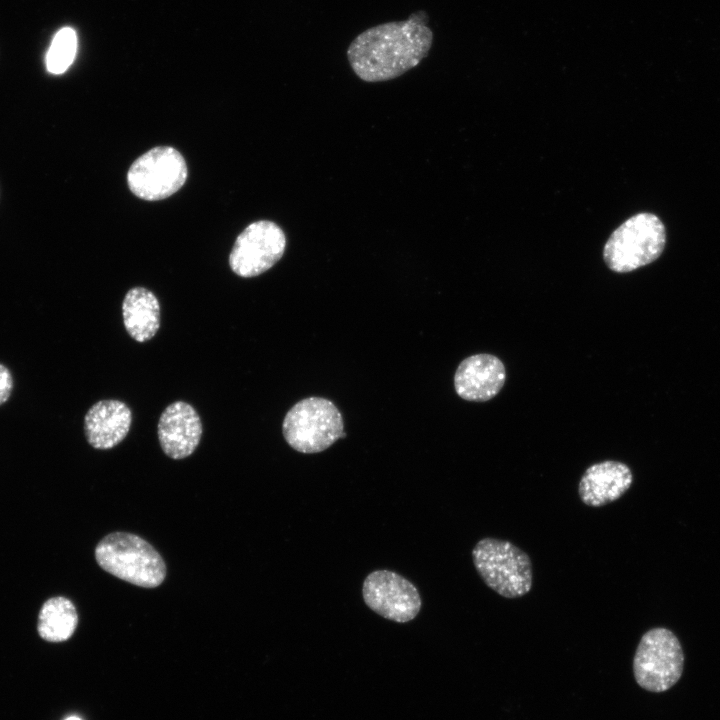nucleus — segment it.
I'll list each match as a JSON object with an SVG mask.
<instances>
[{
  "instance_id": "14",
  "label": "nucleus",
  "mask_w": 720,
  "mask_h": 720,
  "mask_svg": "<svg viewBox=\"0 0 720 720\" xmlns=\"http://www.w3.org/2000/svg\"><path fill=\"white\" fill-rule=\"evenodd\" d=\"M122 316L127 333L135 341H149L160 327V303L147 288L133 287L122 302Z\"/></svg>"
},
{
  "instance_id": "5",
  "label": "nucleus",
  "mask_w": 720,
  "mask_h": 720,
  "mask_svg": "<svg viewBox=\"0 0 720 720\" xmlns=\"http://www.w3.org/2000/svg\"><path fill=\"white\" fill-rule=\"evenodd\" d=\"M286 442L296 451L319 453L345 437L343 418L328 399L300 400L286 413L282 424Z\"/></svg>"
},
{
  "instance_id": "8",
  "label": "nucleus",
  "mask_w": 720,
  "mask_h": 720,
  "mask_svg": "<svg viewBox=\"0 0 720 720\" xmlns=\"http://www.w3.org/2000/svg\"><path fill=\"white\" fill-rule=\"evenodd\" d=\"M285 248L286 236L276 223L256 221L236 238L229 265L240 277H255L273 267L283 256Z\"/></svg>"
},
{
  "instance_id": "12",
  "label": "nucleus",
  "mask_w": 720,
  "mask_h": 720,
  "mask_svg": "<svg viewBox=\"0 0 720 720\" xmlns=\"http://www.w3.org/2000/svg\"><path fill=\"white\" fill-rule=\"evenodd\" d=\"M629 466L619 461H602L589 466L582 475L578 494L590 507H601L619 499L632 485Z\"/></svg>"
},
{
  "instance_id": "7",
  "label": "nucleus",
  "mask_w": 720,
  "mask_h": 720,
  "mask_svg": "<svg viewBox=\"0 0 720 720\" xmlns=\"http://www.w3.org/2000/svg\"><path fill=\"white\" fill-rule=\"evenodd\" d=\"M187 165L175 148L158 146L138 157L130 166L127 182L137 197L156 201L177 192L187 178Z\"/></svg>"
},
{
  "instance_id": "11",
  "label": "nucleus",
  "mask_w": 720,
  "mask_h": 720,
  "mask_svg": "<svg viewBox=\"0 0 720 720\" xmlns=\"http://www.w3.org/2000/svg\"><path fill=\"white\" fill-rule=\"evenodd\" d=\"M505 379L502 361L494 355L480 353L460 362L454 375V387L462 399L483 402L499 393Z\"/></svg>"
},
{
  "instance_id": "3",
  "label": "nucleus",
  "mask_w": 720,
  "mask_h": 720,
  "mask_svg": "<svg viewBox=\"0 0 720 720\" xmlns=\"http://www.w3.org/2000/svg\"><path fill=\"white\" fill-rule=\"evenodd\" d=\"M473 564L484 583L505 598H518L532 588L530 557L507 540L486 537L472 550Z\"/></svg>"
},
{
  "instance_id": "13",
  "label": "nucleus",
  "mask_w": 720,
  "mask_h": 720,
  "mask_svg": "<svg viewBox=\"0 0 720 720\" xmlns=\"http://www.w3.org/2000/svg\"><path fill=\"white\" fill-rule=\"evenodd\" d=\"M132 412L122 401L100 400L93 404L84 417V432L88 443L96 449H110L128 434Z\"/></svg>"
},
{
  "instance_id": "1",
  "label": "nucleus",
  "mask_w": 720,
  "mask_h": 720,
  "mask_svg": "<svg viewBox=\"0 0 720 720\" xmlns=\"http://www.w3.org/2000/svg\"><path fill=\"white\" fill-rule=\"evenodd\" d=\"M424 10L408 19L373 26L350 43L347 58L354 73L366 82L399 77L416 67L429 53L433 32Z\"/></svg>"
},
{
  "instance_id": "16",
  "label": "nucleus",
  "mask_w": 720,
  "mask_h": 720,
  "mask_svg": "<svg viewBox=\"0 0 720 720\" xmlns=\"http://www.w3.org/2000/svg\"><path fill=\"white\" fill-rule=\"evenodd\" d=\"M77 52V35L71 27L60 29L52 39L46 54V68L51 74L64 73L73 63Z\"/></svg>"
},
{
  "instance_id": "10",
  "label": "nucleus",
  "mask_w": 720,
  "mask_h": 720,
  "mask_svg": "<svg viewBox=\"0 0 720 720\" xmlns=\"http://www.w3.org/2000/svg\"><path fill=\"white\" fill-rule=\"evenodd\" d=\"M201 436L200 416L189 403L176 401L164 409L158 421V438L168 457L183 459L190 456Z\"/></svg>"
},
{
  "instance_id": "9",
  "label": "nucleus",
  "mask_w": 720,
  "mask_h": 720,
  "mask_svg": "<svg viewBox=\"0 0 720 720\" xmlns=\"http://www.w3.org/2000/svg\"><path fill=\"white\" fill-rule=\"evenodd\" d=\"M365 604L378 615L398 623L413 620L420 612L421 596L412 582L390 570H375L362 586Z\"/></svg>"
},
{
  "instance_id": "4",
  "label": "nucleus",
  "mask_w": 720,
  "mask_h": 720,
  "mask_svg": "<svg viewBox=\"0 0 720 720\" xmlns=\"http://www.w3.org/2000/svg\"><path fill=\"white\" fill-rule=\"evenodd\" d=\"M665 228L652 213H639L622 223L608 238L603 257L617 273L634 271L655 261L663 252Z\"/></svg>"
},
{
  "instance_id": "2",
  "label": "nucleus",
  "mask_w": 720,
  "mask_h": 720,
  "mask_svg": "<svg viewBox=\"0 0 720 720\" xmlns=\"http://www.w3.org/2000/svg\"><path fill=\"white\" fill-rule=\"evenodd\" d=\"M95 558L106 572L140 587H157L166 576L160 554L146 540L131 533L105 536L95 548Z\"/></svg>"
},
{
  "instance_id": "17",
  "label": "nucleus",
  "mask_w": 720,
  "mask_h": 720,
  "mask_svg": "<svg viewBox=\"0 0 720 720\" xmlns=\"http://www.w3.org/2000/svg\"><path fill=\"white\" fill-rule=\"evenodd\" d=\"M13 390V377L10 370L0 363V405L5 403Z\"/></svg>"
},
{
  "instance_id": "18",
  "label": "nucleus",
  "mask_w": 720,
  "mask_h": 720,
  "mask_svg": "<svg viewBox=\"0 0 720 720\" xmlns=\"http://www.w3.org/2000/svg\"><path fill=\"white\" fill-rule=\"evenodd\" d=\"M66 720H81V719L78 717L72 716V717L67 718Z\"/></svg>"
},
{
  "instance_id": "6",
  "label": "nucleus",
  "mask_w": 720,
  "mask_h": 720,
  "mask_svg": "<svg viewBox=\"0 0 720 720\" xmlns=\"http://www.w3.org/2000/svg\"><path fill=\"white\" fill-rule=\"evenodd\" d=\"M683 668L684 653L671 630L656 627L643 634L633 658V674L641 688L667 691L678 682Z\"/></svg>"
},
{
  "instance_id": "15",
  "label": "nucleus",
  "mask_w": 720,
  "mask_h": 720,
  "mask_svg": "<svg viewBox=\"0 0 720 720\" xmlns=\"http://www.w3.org/2000/svg\"><path fill=\"white\" fill-rule=\"evenodd\" d=\"M77 624L78 614L74 604L69 599L58 596L48 599L42 605L37 630L44 640L61 642L73 635Z\"/></svg>"
}]
</instances>
